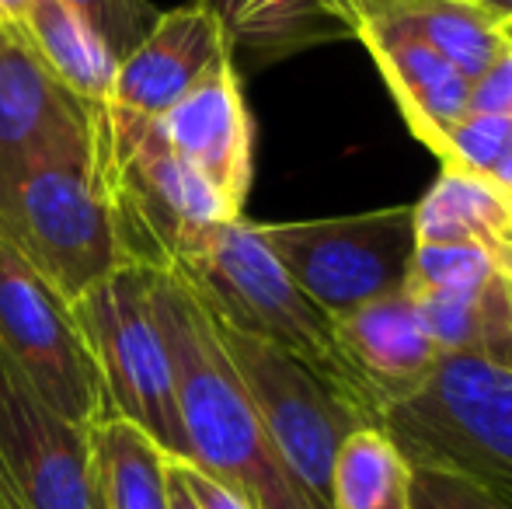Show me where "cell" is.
I'll return each instance as SVG.
<instances>
[{
	"label": "cell",
	"mask_w": 512,
	"mask_h": 509,
	"mask_svg": "<svg viewBox=\"0 0 512 509\" xmlns=\"http://www.w3.org/2000/svg\"><path fill=\"white\" fill-rule=\"evenodd\" d=\"M0 238L67 304L136 265L122 238L105 112L63 129L0 192Z\"/></svg>",
	"instance_id": "6da1fadb"
},
{
	"label": "cell",
	"mask_w": 512,
	"mask_h": 509,
	"mask_svg": "<svg viewBox=\"0 0 512 509\" xmlns=\"http://www.w3.org/2000/svg\"><path fill=\"white\" fill-rule=\"evenodd\" d=\"M154 314L171 356L189 464L237 492L251 509H314L223 356L206 307L178 272L154 269Z\"/></svg>",
	"instance_id": "7a4b0ae2"
},
{
	"label": "cell",
	"mask_w": 512,
	"mask_h": 509,
	"mask_svg": "<svg viewBox=\"0 0 512 509\" xmlns=\"http://www.w3.org/2000/svg\"><path fill=\"white\" fill-rule=\"evenodd\" d=\"M171 272L182 276V283L196 293L213 318L290 353L307 370H314L331 391L342 394L363 419L380 426L377 405L345 360L331 318L262 245L255 224L241 217L216 227L203 248L178 262Z\"/></svg>",
	"instance_id": "3957f363"
},
{
	"label": "cell",
	"mask_w": 512,
	"mask_h": 509,
	"mask_svg": "<svg viewBox=\"0 0 512 509\" xmlns=\"http://www.w3.org/2000/svg\"><path fill=\"white\" fill-rule=\"evenodd\" d=\"M411 468L450 471L512 503V370L478 356H439L408 398L380 415Z\"/></svg>",
	"instance_id": "277c9868"
},
{
	"label": "cell",
	"mask_w": 512,
	"mask_h": 509,
	"mask_svg": "<svg viewBox=\"0 0 512 509\" xmlns=\"http://www.w3.org/2000/svg\"><path fill=\"white\" fill-rule=\"evenodd\" d=\"M70 307L95 356L108 412L143 429L171 461H189L171 356L154 314V269L126 265Z\"/></svg>",
	"instance_id": "5b68a950"
},
{
	"label": "cell",
	"mask_w": 512,
	"mask_h": 509,
	"mask_svg": "<svg viewBox=\"0 0 512 509\" xmlns=\"http://www.w3.org/2000/svg\"><path fill=\"white\" fill-rule=\"evenodd\" d=\"M262 245L331 321L401 290L415 258V210L255 224Z\"/></svg>",
	"instance_id": "8992f818"
},
{
	"label": "cell",
	"mask_w": 512,
	"mask_h": 509,
	"mask_svg": "<svg viewBox=\"0 0 512 509\" xmlns=\"http://www.w3.org/2000/svg\"><path fill=\"white\" fill-rule=\"evenodd\" d=\"M209 325L290 475L314 509H331V468L338 447L352 429L373 422L290 353L223 325L213 314Z\"/></svg>",
	"instance_id": "52a82bcc"
},
{
	"label": "cell",
	"mask_w": 512,
	"mask_h": 509,
	"mask_svg": "<svg viewBox=\"0 0 512 509\" xmlns=\"http://www.w3.org/2000/svg\"><path fill=\"white\" fill-rule=\"evenodd\" d=\"M0 349L32 391L81 429L108 412L105 387L74 307L0 238Z\"/></svg>",
	"instance_id": "ba28073f"
},
{
	"label": "cell",
	"mask_w": 512,
	"mask_h": 509,
	"mask_svg": "<svg viewBox=\"0 0 512 509\" xmlns=\"http://www.w3.org/2000/svg\"><path fill=\"white\" fill-rule=\"evenodd\" d=\"M122 238L129 258L150 269H175L216 227L241 220L192 164L171 154L154 133L115 168Z\"/></svg>",
	"instance_id": "9c48e42d"
},
{
	"label": "cell",
	"mask_w": 512,
	"mask_h": 509,
	"mask_svg": "<svg viewBox=\"0 0 512 509\" xmlns=\"http://www.w3.org/2000/svg\"><path fill=\"white\" fill-rule=\"evenodd\" d=\"M0 509H98L88 429L56 415L0 349Z\"/></svg>",
	"instance_id": "30bf717a"
},
{
	"label": "cell",
	"mask_w": 512,
	"mask_h": 509,
	"mask_svg": "<svg viewBox=\"0 0 512 509\" xmlns=\"http://www.w3.org/2000/svg\"><path fill=\"white\" fill-rule=\"evenodd\" d=\"M223 60H234L230 42L203 7L185 4L161 11L140 46L119 60L112 77L105 126L115 168L133 154L147 129Z\"/></svg>",
	"instance_id": "8fae6325"
},
{
	"label": "cell",
	"mask_w": 512,
	"mask_h": 509,
	"mask_svg": "<svg viewBox=\"0 0 512 509\" xmlns=\"http://www.w3.org/2000/svg\"><path fill=\"white\" fill-rule=\"evenodd\" d=\"M147 133L192 164L241 217L255 178V123L234 60L216 63Z\"/></svg>",
	"instance_id": "7c38bea8"
},
{
	"label": "cell",
	"mask_w": 512,
	"mask_h": 509,
	"mask_svg": "<svg viewBox=\"0 0 512 509\" xmlns=\"http://www.w3.org/2000/svg\"><path fill=\"white\" fill-rule=\"evenodd\" d=\"M349 35L370 53L411 136L432 150L446 126L457 123L471 105V81L398 21L359 18L349 25Z\"/></svg>",
	"instance_id": "4fadbf2b"
},
{
	"label": "cell",
	"mask_w": 512,
	"mask_h": 509,
	"mask_svg": "<svg viewBox=\"0 0 512 509\" xmlns=\"http://www.w3.org/2000/svg\"><path fill=\"white\" fill-rule=\"evenodd\" d=\"M331 325H335V339L345 360L370 391L380 415L387 405L422 387L443 356L436 342L425 335L405 286L380 300H370L345 318H335Z\"/></svg>",
	"instance_id": "5bb4252c"
},
{
	"label": "cell",
	"mask_w": 512,
	"mask_h": 509,
	"mask_svg": "<svg viewBox=\"0 0 512 509\" xmlns=\"http://www.w3.org/2000/svg\"><path fill=\"white\" fill-rule=\"evenodd\" d=\"M74 95L56 84L18 25H0V192L56 133L84 123Z\"/></svg>",
	"instance_id": "9a60e30c"
},
{
	"label": "cell",
	"mask_w": 512,
	"mask_h": 509,
	"mask_svg": "<svg viewBox=\"0 0 512 509\" xmlns=\"http://www.w3.org/2000/svg\"><path fill=\"white\" fill-rule=\"evenodd\" d=\"M223 28L230 56L269 67L324 42L352 39L345 21L324 0H189Z\"/></svg>",
	"instance_id": "2e32d148"
},
{
	"label": "cell",
	"mask_w": 512,
	"mask_h": 509,
	"mask_svg": "<svg viewBox=\"0 0 512 509\" xmlns=\"http://www.w3.org/2000/svg\"><path fill=\"white\" fill-rule=\"evenodd\" d=\"M345 28L359 18H387L443 53L467 81H478L506 49L499 25L467 0H324Z\"/></svg>",
	"instance_id": "e0dca14e"
},
{
	"label": "cell",
	"mask_w": 512,
	"mask_h": 509,
	"mask_svg": "<svg viewBox=\"0 0 512 509\" xmlns=\"http://www.w3.org/2000/svg\"><path fill=\"white\" fill-rule=\"evenodd\" d=\"M415 210L418 245H467L512 272V217L506 192L478 175L443 168Z\"/></svg>",
	"instance_id": "ac0fdd59"
},
{
	"label": "cell",
	"mask_w": 512,
	"mask_h": 509,
	"mask_svg": "<svg viewBox=\"0 0 512 509\" xmlns=\"http://www.w3.org/2000/svg\"><path fill=\"white\" fill-rule=\"evenodd\" d=\"M18 28L67 95H74L91 112L108 109L119 60L67 0H32Z\"/></svg>",
	"instance_id": "d6986e66"
},
{
	"label": "cell",
	"mask_w": 512,
	"mask_h": 509,
	"mask_svg": "<svg viewBox=\"0 0 512 509\" xmlns=\"http://www.w3.org/2000/svg\"><path fill=\"white\" fill-rule=\"evenodd\" d=\"M98 509H168L171 457L143 429L105 415L88 429Z\"/></svg>",
	"instance_id": "ffe728a7"
},
{
	"label": "cell",
	"mask_w": 512,
	"mask_h": 509,
	"mask_svg": "<svg viewBox=\"0 0 512 509\" xmlns=\"http://www.w3.org/2000/svg\"><path fill=\"white\" fill-rule=\"evenodd\" d=\"M331 509H415V468L380 426H359L342 440Z\"/></svg>",
	"instance_id": "44dd1931"
},
{
	"label": "cell",
	"mask_w": 512,
	"mask_h": 509,
	"mask_svg": "<svg viewBox=\"0 0 512 509\" xmlns=\"http://www.w3.org/2000/svg\"><path fill=\"white\" fill-rule=\"evenodd\" d=\"M432 154L443 161V168H457L485 178V182H495V175L512 154V116L464 112L457 123L446 126Z\"/></svg>",
	"instance_id": "7402d4cb"
},
{
	"label": "cell",
	"mask_w": 512,
	"mask_h": 509,
	"mask_svg": "<svg viewBox=\"0 0 512 509\" xmlns=\"http://www.w3.org/2000/svg\"><path fill=\"white\" fill-rule=\"evenodd\" d=\"M495 272H506L492 255L467 245H418L405 286L450 293H478Z\"/></svg>",
	"instance_id": "603a6c76"
},
{
	"label": "cell",
	"mask_w": 512,
	"mask_h": 509,
	"mask_svg": "<svg viewBox=\"0 0 512 509\" xmlns=\"http://www.w3.org/2000/svg\"><path fill=\"white\" fill-rule=\"evenodd\" d=\"M67 4L102 35L115 60L133 53L143 35L154 28V21L161 18V11L150 0H67Z\"/></svg>",
	"instance_id": "cb8c5ba5"
},
{
	"label": "cell",
	"mask_w": 512,
	"mask_h": 509,
	"mask_svg": "<svg viewBox=\"0 0 512 509\" xmlns=\"http://www.w3.org/2000/svg\"><path fill=\"white\" fill-rule=\"evenodd\" d=\"M415 509H512V503L450 471L415 468Z\"/></svg>",
	"instance_id": "d4e9b609"
},
{
	"label": "cell",
	"mask_w": 512,
	"mask_h": 509,
	"mask_svg": "<svg viewBox=\"0 0 512 509\" xmlns=\"http://www.w3.org/2000/svg\"><path fill=\"white\" fill-rule=\"evenodd\" d=\"M467 112H492V116H512V46L506 42L495 63L471 81V105Z\"/></svg>",
	"instance_id": "484cf974"
},
{
	"label": "cell",
	"mask_w": 512,
	"mask_h": 509,
	"mask_svg": "<svg viewBox=\"0 0 512 509\" xmlns=\"http://www.w3.org/2000/svg\"><path fill=\"white\" fill-rule=\"evenodd\" d=\"M175 468H178L185 489H189V496L196 499L199 509H251L241 496H237V492H230L227 485H220L213 475H206L203 468H196V464L175 461Z\"/></svg>",
	"instance_id": "4316f807"
},
{
	"label": "cell",
	"mask_w": 512,
	"mask_h": 509,
	"mask_svg": "<svg viewBox=\"0 0 512 509\" xmlns=\"http://www.w3.org/2000/svg\"><path fill=\"white\" fill-rule=\"evenodd\" d=\"M168 509H199L196 499L189 496L182 475H178L175 461H168Z\"/></svg>",
	"instance_id": "83f0119b"
},
{
	"label": "cell",
	"mask_w": 512,
	"mask_h": 509,
	"mask_svg": "<svg viewBox=\"0 0 512 509\" xmlns=\"http://www.w3.org/2000/svg\"><path fill=\"white\" fill-rule=\"evenodd\" d=\"M467 4H474L492 25H499V28L506 25V21H512V0H467Z\"/></svg>",
	"instance_id": "f1b7e54d"
},
{
	"label": "cell",
	"mask_w": 512,
	"mask_h": 509,
	"mask_svg": "<svg viewBox=\"0 0 512 509\" xmlns=\"http://www.w3.org/2000/svg\"><path fill=\"white\" fill-rule=\"evenodd\" d=\"M32 0H0V25H21V14Z\"/></svg>",
	"instance_id": "f546056e"
},
{
	"label": "cell",
	"mask_w": 512,
	"mask_h": 509,
	"mask_svg": "<svg viewBox=\"0 0 512 509\" xmlns=\"http://www.w3.org/2000/svg\"><path fill=\"white\" fill-rule=\"evenodd\" d=\"M499 32H502V39H506V42H509V46H512V21H506V25H502V28H499Z\"/></svg>",
	"instance_id": "4dcf8cb0"
},
{
	"label": "cell",
	"mask_w": 512,
	"mask_h": 509,
	"mask_svg": "<svg viewBox=\"0 0 512 509\" xmlns=\"http://www.w3.org/2000/svg\"><path fill=\"white\" fill-rule=\"evenodd\" d=\"M506 206H509V217H512V192H506Z\"/></svg>",
	"instance_id": "1f68e13d"
}]
</instances>
